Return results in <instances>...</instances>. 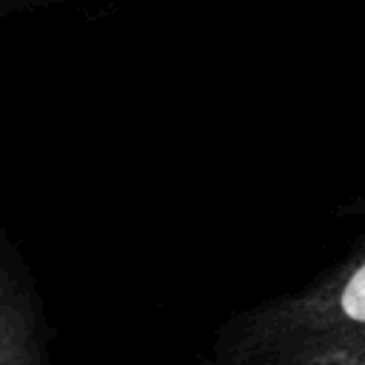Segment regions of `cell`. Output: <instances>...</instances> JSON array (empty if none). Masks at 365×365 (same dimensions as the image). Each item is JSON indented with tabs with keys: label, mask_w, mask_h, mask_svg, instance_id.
<instances>
[{
	"label": "cell",
	"mask_w": 365,
	"mask_h": 365,
	"mask_svg": "<svg viewBox=\"0 0 365 365\" xmlns=\"http://www.w3.org/2000/svg\"><path fill=\"white\" fill-rule=\"evenodd\" d=\"M339 214L365 220V188ZM200 365H365V228L305 285L234 311Z\"/></svg>",
	"instance_id": "1"
},
{
	"label": "cell",
	"mask_w": 365,
	"mask_h": 365,
	"mask_svg": "<svg viewBox=\"0 0 365 365\" xmlns=\"http://www.w3.org/2000/svg\"><path fill=\"white\" fill-rule=\"evenodd\" d=\"M0 365H51V328L37 277L0 228Z\"/></svg>",
	"instance_id": "2"
},
{
	"label": "cell",
	"mask_w": 365,
	"mask_h": 365,
	"mask_svg": "<svg viewBox=\"0 0 365 365\" xmlns=\"http://www.w3.org/2000/svg\"><path fill=\"white\" fill-rule=\"evenodd\" d=\"M74 0H0V20L20 14V11H37V9H51V6H66Z\"/></svg>",
	"instance_id": "3"
}]
</instances>
